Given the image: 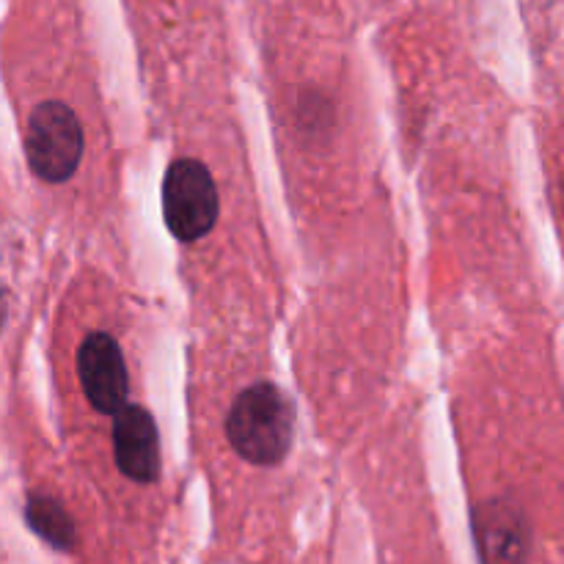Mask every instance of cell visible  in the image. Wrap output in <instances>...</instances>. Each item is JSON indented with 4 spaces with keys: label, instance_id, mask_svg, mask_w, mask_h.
I'll return each mask as SVG.
<instances>
[{
    "label": "cell",
    "instance_id": "obj_1",
    "mask_svg": "<svg viewBox=\"0 0 564 564\" xmlns=\"http://www.w3.org/2000/svg\"><path fill=\"white\" fill-rule=\"evenodd\" d=\"M226 435L242 460L279 466L295 438V411L275 383H253L237 394L226 419Z\"/></svg>",
    "mask_w": 564,
    "mask_h": 564
},
{
    "label": "cell",
    "instance_id": "obj_2",
    "mask_svg": "<svg viewBox=\"0 0 564 564\" xmlns=\"http://www.w3.org/2000/svg\"><path fill=\"white\" fill-rule=\"evenodd\" d=\"M83 127L75 110L64 102L36 105L28 119L25 158L42 182L58 185L75 176L83 160Z\"/></svg>",
    "mask_w": 564,
    "mask_h": 564
},
{
    "label": "cell",
    "instance_id": "obj_3",
    "mask_svg": "<svg viewBox=\"0 0 564 564\" xmlns=\"http://www.w3.org/2000/svg\"><path fill=\"white\" fill-rule=\"evenodd\" d=\"M220 202L213 174L196 158H180L163 180V218L180 242H196L218 224Z\"/></svg>",
    "mask_w": 564,
    "mask_h": 564
},
{
    "label": "cell",
    "instance_id": "obj_4",
    "mask_svg": "<svg viewBox=\"0 0 564 564\" xmlns=\"http://www.w3.org/2000/svg\"><path fill=\"white\" fill-rule=\"evenodd\" d=\"M77 375H80V386L94 411L113 416L121 405H127L130 375H127L119 341L110 334L94 330L83 339L80 350H77Z\"/></svg>",
    "mask_w": 564,
    "mask_h": 564
},
{
    "label": "cell",
    "instance_id": "obj_5",
    "mask_svg": "<svg viewBox=\"0 0 564 564\" xmlns=\"http://www.w3.org/2000/svg\"><path fill=\"white\" fill-rule=\"evenodd\" d=\"M116 466L132 482H154L160 477V438L152 413L141 405H121L113 413Z\"/></svg>",
    "mask_w": 564,
    "mask_h": 564
},
{
    "label": "cell",
    "instance_id": "obj_6",
    "mask_svg": "<svg viewBox=\"0 0 564 564\" xmlns=\"http://www.w3.org/2000/svg\"><path fill=\"white\" fill-rule=\"evenodd\" d=\"M474 538L482 564H523L532 545L527 516L499 499L474 510Z\"/></svg>",
    "mask_w": 564,
    "mask_h": 564
},
{
    "label": "cell",
    "instance_id": "obj_7",
    "mask_svg": "<svg viewBox=\"0 0 564 564\" xmlns=\"http://www.w3.org/2000/svg\"><path fill=\"white\" fill-rule=\"evenodd\" d=\"M25 521L39 538L58 551H72L77 543L69 512L50 496H31L25 505Z\"/></svg>",
    "mask_w": 564,
    "mask_h": 564
},
{
    "label": "cell",
    "instance_id": "obj_8",
    "mask_svg": "<svg viewBox=\"0 0 564 564\" xmlns=\"http://www.w3.org/2000/svg\"><path fill=\"white\" fill-rule=\"evenodd\" d=\"M6 308H9V292L0 286V325H3V319H6Z\"/></svg>",
    "mask_w": 564,
    "mask_h": 564
}]
</instances>
